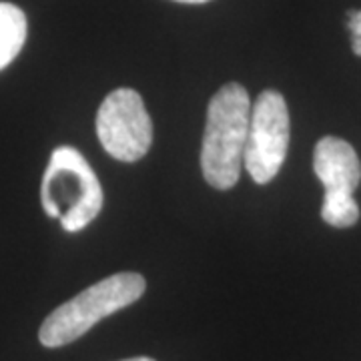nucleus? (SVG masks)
<instances>
[{
    "instance_id": "nucleus-8",
    "label": "nucleus",
    "mask_w": 361,
    "mask_h": 361,
    "mask_svg": "<svg viewBox=\"0 0 361 361\" xmlns=\"http://www.w3.org/2000/svg\"><path fill=\"white\" fill-rule=\"evenodd\" d=\"M348 28L351 35V49L357 56H361V11H349Z\"/></svg>"
},
{
    "instance_id": "nucleus-9",
    "label": "nucleus",
    "mask_w": 361,
    "mask_h": 361,
    "mask_svg": "<svg viewBox=\"0 0 361 361\" xmlns=\"http://www.w3.org/2000/svg\"><path fill=\"white\" fill-rule=\"evenodd\" d=\"M175 2H183V4H203V2H209V0H175Z\"/></svg>"
},
{
    "instance_id": "nucleus-7",
    "label": "nucleus",
    "mask_w": 361,
    "mask_h": 361,
    "mask_svg": "<svg viewBox=\"0 0 361 361\" xmlns=\"http://www.w3.org/2000/svg\"><path fill=\"white\" fill-rule=\"evenodd\" d=\"M25 13L11 2H0V71L13 63L26 40Z\"/></svg>"
},
{
    "instance_id": "nucleus-4",
    "label": "nucleus",
    "mask_w": 361,
    "mask_h": 361,
    "mask_svg": "<svg viewBox=\"0 0 361 361\" xmlns=\"http://www.w3.org/2000/svg\"><path fill=\"white\" fill-rule=\"evenodd\" d=\"M313 169L325 187L322 217L327 225L345 229L360 219L353 191L361 180V163L355 149L337 137H323L315 145Z\"/></svg>"
},
{
    "instance_id": "nucleus-3",
    "label": "nucleus",
    "mask_w": 361,
    "mask_h": 361,
    "mask_svg": "<svg viewBox=\"0 0 361 361\" xmlns=\"http://www.w3.org/2000/svg\"><path fill=\"white\" fill-rule=\"evenodd\" d=\"M145 293V279L139 273L123 271L63 303L42 322L39 331L44 348H63L82 337L92 325L111 313L133 305Z\"/></svg>"
},
{
    "instance_id": "nucleus-6",
    "label": "nucleus",
    "mask_w": 361,
    "mask_h": 361,
    "mask_svg": "<svg viewBox=\"0 0 361 361\" xmlns=\"http://www.w3.org/2000/svg\"><path fill=\"white\" fill-rule=\"evenodd\" d=\"M97 135L109 155L135 163L149 153L153 142V123L141 94L133 89H116L99 109Z\"/></svg>"
},
{
    "instance_id": "nucleus-5",
    "label": "nucleus",
    "mask_w": 361,
    "mask_h": 361,
    "mask_svg": "<svg viewBox=\"0 0 361 361\" xmlns=\"http://www.w3.org/2000/svg\"><path fill=\"white\" fill-rule=\"evenodd\" d=\"M289 149V111L277 90H263L251 106L243 165L251 179L267 185L281 171Z\"/></svg>"
},
{
    "instance_id": "nucleus-10",
    "label": "nucleus",
    "mask_w": 361,
    "mask_h": 361,
    "mask_svg": "<svg viewBox=\"0 0 361 361\" xmlns=\"http://www.w3.org/2000/svg\"><path fill=\"white\" fill-rule=\"evenodd\" d=\"M123 361H155V360H151V357H133V360H123Z\"/></svg>"
},
{
    "instance_id": "nucleus-2",
    "label": "nucleus",
    "mask_w": 361,
    "mask_h": 361,
    "mask_svg": "<svg viewBox=\"0 0 361 361\" xmlns=\"http://www.w3.org/2000/svg\"><path fill=\"white\" fill-rule=\"evenodd\" d=\"M44 213L68 233L82 231L103 209V189L87 159L73 147L54 149L42 175Z\"/></svg>"
},
{
    "instance_id": "nucleus-1",
    "label": "nucleus",
    "mask_w": 361,
    "mask_h": 361,
    "mask_svg": "<svg viewBox=\"0 0 361 361\" xmlns=\"http://www.w3.org/2000/svg\"><path fill=\"white\" fill-rule=\"evenodd\" d=\"M251 121V101L245 87L229 82L221 87L209 103L207 127L201 149V169L205 180L227 191L239 180L243 167L247 135Z\"/></svg>"
}]
</instances>
